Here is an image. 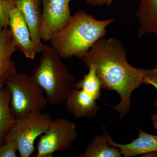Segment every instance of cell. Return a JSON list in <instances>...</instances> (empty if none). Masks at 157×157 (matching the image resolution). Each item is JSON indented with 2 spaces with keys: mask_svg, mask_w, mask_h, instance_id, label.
<instances>
[{
  "mask_svg": "<svg viewBox=\"0 0 157 157\" xmlns=\"http://www.w3.org/2000/svg\"><path fill=\"white\" fill-rule=\"evenodd\" d=\"M71 0H41L42 17L39 35L44 42L50 41L52 36L64 28L71 19Z\"/></svg>",
  "mask_w": 157,
  "mask_h": 157,
  "instance_id": "obj_7",
  "label": "cell"
},
{
  "mask_svg": "<svg viewBox=\"0 0 157 157\" xmlns=\"http://www.w3.org/2000/svg\"><path fill=\"white\" fill-rule=\"evenodd\" d=\"M89 72L82 80L76 82V88L82 90L96 100L101 99L102 83L97 75L96 68L94 65L88 67Z\"/></svg>",
  "mask_w": 157,
  "mask_h": 157,
  "instance_id": "obj_16",
  "label": "cell"
},
{
  "mask_svg": "<svg viewBox=\"0 0 157 157\" xmlns=\"http://www.w3.org/2000/svg\"><path fill=\"white\" fill-rule=\"evenodd\" d=\"M16 50L9 27L0 28V89L9 76L17 72L15 62L11 59Z\"/></svg>",
  "mask_w": 157,
  "mask_h": 157,
  "instance_id": "obj_10",
  "label": "cell"
},
{
  "mask_svg": "<svg viewBox=\"0 0 157 157\" xmlns=\"http://www.w3.org/2000/svg\"><path fill=\"white\" fill-rule=\"evenodd\" d=\"M78 136L76 125L69 120H52L47 131L40 136L36 157H52L57 151H67Z\"/></svg>",
  "mask_w": 157,
  "mask_h": 157,
  "instance_id": "obj_6",
  "label": "cell"
},
{
  "mask_svg": "<svg viewBox=\"0 0 157 157\" xmlns=\"http://www.w3.org/2000/svg\"><path fill=\"white\" fill-rule=\"evenodd\" d=\"M16 5L23 15L37 53H40L44 44L39 35L42 13L41 0H16Z\"/></svg>",
  "mask_w": 157,
  "mask_h": 157,
  "instance_id": "obj_9",
  "label": "cell"
},
{
  "mask_svg": "<svg viewBox=\"0 0 157 157\" xmlns=\"http://www.w3.org/2000/svg\"><path fill=\"white\" fill-rule=\"evenodd\" d=\"M15 7L16 0H0V28L9 27V14Z\"/></svg>",
  "mask_w": 157,
  "mask_h": 157,
  "instance_id": "obj_17",
  "label": "cell"
},
{
  "mask_svg": "<svg viewBox=\"0 0 157 157\" xmlns=\"http://www.w3.org/2000/svg\"><path fill=\"white\" fill-rule=\"evenodd\" d=\"M137 128L139 131L138 137L131 143L126 144L116 143L109 135L108 137V142L111 146L119 149L122 155L125 157H134L157 151V135H151Z\"/></svg>",
  "mask_w": 157,
  "mask_h": 157,
  "instance_id": "obj_12",
  "label": "cell"
},
{
  "mask_svg": "<svg viewBox=\"0 0 157 157\" xmlns=\"http://www.w3.org/2000/svg\"><path fill=\"white\" fill-rule=\"evenodd\" d=\"M154 128L157 131V113H154L151 116Z\"/></svg>",
  "mask_w": 157,
  "mask_h": 157,
  "instance_id": "obj_21",
  "label": "cell"
},
{
  "mask_svg": "<svg viewBox=\"0 0 157 157\" xmlns=\"http://www.w3.org/2000/svg\"><path fill=\"white\" fill-rule=\"evenodd\" d=\"M41 53L39 64L32 75L43 89L48 103L59 105L76 88L75 78L51 45L44 44Z\"/></svg>",
  "mask_w": 157,
  "mask_h": 157,
  "instance_id": "obj_3",
  "label": "cell"
},
{
  "mask_svg": "<svg viewBox=\"0 0 157 157\" xmlns=\"http://www.w3.org/2000/svg\"><path fill=\"white\" fill-rule=\"evenodd\" d=\"M144 157H157V151L152 152L144 155Z\"/></svg>",
  "mask_w": 157,
  "mask_h": 157,
  "instance_id": "obj_22",
  "label": "cell"
},
{
  "mask_svg": "<svg viewBox=\"0 0 157 157\" xmlns=\"http://www.w3.org/2000/svg\"><path fill=\"white\" fill-rule=\"evenodd\" d=\"M126 49L119 40L101 38L93 45L82 59L87 67L94 65L102 89L115 91L121 101L115 109L122 118L130 110L132 93L143 83L147 69L134 67L127 61Z\"/></svg>",
  "mask_w": 157,
  "mask_h": 157,
  "instance_id": "obj_1",
  "label": "cell"
},
{
  "mask_svg": "<svg viewBox=\"0 0 157 157\" xmlns=\"http://www.w3.org/2000/svg\"><path fill=\"white\" fill-rule=\"evenodd\" d=\"M104 133L97 135L90 142L85 151L79 157H120L122 155L119 149L111 146L108 141L109 134L105 127Z\"/></svg>",
  "mask_w": 157,
  "mask_h": 157,
  "instance_id": "obj_14",
  "label": "cell"
},
{
  "mask_svg": "<svg viewBox=\"0 0 157 157\" xmlns=\"http://www.w3.org/2000/svg\"><path fill=\"white\" fill-rule=\"evenodd\" d=\"M136 16L139 22V38L147 34L157 35V0H140Z\"/></svg>",
  "mask_w": 157,
  "mask_h": 157,
  "instance_id": "obj_13",
  "label": "cell"
},
{
  "mask_svg": "<svg viewBox=\"0 0 157 157\" xmlns=\"http://www.w3.org/2000/svg\"><path fill=\"white\" fill-rule=\"evenodd\" d=\"M11 94L5 85L0 89V146L4 143L7 133L15 122L11 110Z\"/></svg>",
  "mask_w": 157,
  "mask_h": 157,
  "instance_id": "obj_15",
  "label": "cell"
},
{
  "mask_svg": "<svg viewBox=\"0 0 157 157\" xmlns=\"http://www.w3.org/2000/svg\"><path fill=\"white\" fill-rule=\"evenodd\" d=\"M15 147L11 143H3L0 146V157H16Z\"/></svg>",
  "mask_w": 157,
  "mask_h": 157,
  "instance_id": "obj_19",
  "label": "cell"
},
{
  "mask_svg": "<svg viewBox=\"0 0 157 157\" xmlns=\"http://www.w3.org/2000/svg\"><path fill=\"white\" fill-rule=\"evenodd\" d=\"M88 5L92 6H101L106 5L110 6L113 0H84Z\"/></svg>",
  "mask_w": 157,
  "mask_h": 157,
  "instance_id": "obj_20",
  "label": "cell"
},
{
  "mask_svg": "<svg viewBox=\"0 0 157 157\" xmlns=\"http://www.w3.org/2000/svg\"><path fill=\"white\" fill-rule=\"evenodd\" d=\"M114 21L98 20L85 11H76L68 24L51 38V46L62 58L74 56L82 60L93 45L105 36L107 27Z\"/></svg>",
  "mask_w": 157,
  "mask_h": 157,
  "instance_id": "obj_2",
  "label": "cell"
},
{
  "mask_svg": "<svg viewBox=\"0 0 157 157\" xmlns=\"http://www.w3.org/2000/svg\"><path fill=\"white\" fill-rule=\"evenodd\" d=\"M143 83L151 85L157 90V66L152 69H147L143 78ZM154 106L157 108V98L154 103Z\"/></svg>",
  "mask_w": 157,
  "mask_h": 157,
  "instance_id": "obj_18",
  "label": "cell"
},
{
  "mask_svg": "<svg viewBox=\"0 0 157 157\" xmlns=\"http://www.w3.org/2000/svg\"><path fill=\"white\" fill-rule=\"evenodd\" d=\"M6 85L11 92V110L15 119L42 112L47 107L45 92L32 74L17 72L7 78Z\"/></svg>",
  "mask_w": 157,
  "mask_h": 157,
  "instance_id": "obj_4",
  "label": "cell"
},
{
  "mask_svg": "<svg viewBox=\"0 0 157 157\" xmlns=\"http://www.w3.org/2000/svg\"><path fill=\"white\" fill-rule=\"evenodd\" d=\"M97 100L82 90L75 88L66 100V108L76 118H93L99 107Z\"/></svg>",
  "mask_w": 157,
  "mask_h": 157,
  "instance_id": "obj_11",
  "label": "cell"
},
{
  "mask_svg": "<svg viewBox=\"0 0 157 157\" xmlns=\"http://www.w3.org/2000/svg\"><path fill=\"white\" fill-rule=\"evenodd\" d=\"M9 27L17 50L20 51L27 58L33 59L37 53L28 26L22 12L15 7L10 11Z\"/></svg>",
  "mask_w": 157,
  "mask_h": 157,
  "instance_id": "obj_8",
  "label": "cell"
},
{
  "mask_svg": "<svg viewBox=\"0 0 157 157\" xmlns=\"http://www.w3.org/2000/svg\"><path fill=\"white\" fill-rule=\"evenodd\" d=\"M52 121L49 113L40 111L31 112L15 119L5 137L4 143L13 144L21 157H29L36 149L35 140L46 132Z\"/></svg>",
  "mask_w": 157,
  "mask_h": 157,
  "instance_id": "obj_5",
  "label": "cell"
}]
</instances>
